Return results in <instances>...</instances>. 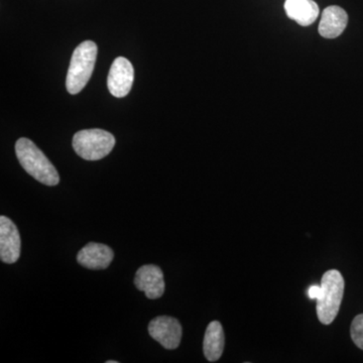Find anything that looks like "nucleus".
Wrapping results in <instances>:
<instances>
[{
    "label": "nucleus",
    "mask_w": 363,
    "mask_h": 363,
    "mask_svg": "<svg viewBox=\"0 0 363 363\" xmlns=\"http://www.w3.org/2000/svg\"><path fill=\"white\" fill-rule=\"evenodd\" d=\"M285 11L289 18L302 26H311L320 13L314 0H286Z\"/></svg>",
    "instance_id": "11"
},
{
    "label": "nucleus",
    "mask_w": 363,
    "mask_h": 363,
    "mask_svg": "<svg viewBox=\"0 0 363 363\" xmlns=\"http://www.w3.org/2000/svg\"><path fill=\"white\" fill-rule=\"evenodd\" d=\"M96 58L97 45L92 40H85L76 48L67 74V90L70 94H78L87 85Z\"/></svg>",
    "instance_id": "2"
},
{
    "label": "nucleus",
    "mask_w": 363,
    "mask_h": 363,
    "mask_svg": "<svg viewBox=\"0 0 363 363\" xmlns=\"http://www.w3.org/2000/svg\"><path fill=\"white\" fill-rule=\"evenodd\" d=\"M223 327L218 321H212L208 325L205 332L204 342H203V351L208 362H215L220 359L224 350Z\"/></svg>",
    "instance_id": "12"
},
{
    "label": "nucleus",
    "mask_w": 363,
    "mask_h": 363,
    "mask_svg": "<svg viewBox=\"0 0 363 363\" xmlns=\"http://www.w3.org/2000/svg\"><path fill=\"white\" fill-rule=\"evenodd\" d=\"M321 294L317 300V315L322 324L329 325L338 315L344 294V279L336 269L324 274L321 281Z\"/></svg>",
    "instance_id": "3"
},
{
    "label": "nucleus",
    "mask_w": 363,
    "mask_h": 363,
    "mask_svg": "<svg viewBox=\"0 0 363 363\" xmlns=\"http://www.w3.org/2000/svg\"><path fill=\"white\" fill-rule=\"evenodd\" d=\"M135 80L133 64L123 57H118L112 63L107 86L114 97L123 98L130 93Z\"/></svg>",
    "instance_id": "6"
},
{
    "label": "nucleus",
    "mask_w": 363,
    "mask_h": 363,
    "mask_svg": "<svg viewBox=\"0 0 363 363\" xmlns=\"http://www.w3.org/2000/svg\"><path fill=\"white\" fill-rule=\"evenodd\" d=\"M347 23V13L340 6H331L322 13L318 30L325 39H335L345 30Z\"/></svg>",
    "instance_id": "10"
},
{
    "label": "nucleus",
    "mask_w": 363,
    "mask_h": 363,
    "mask_svg": "<svg viewBox=\"0 0 363 363\" xmlns=\"http://www.w3.org/2000/svg\"><path fill=\"white\" fill-rule=\"evenodd\" d=\"M147 329H149L150 337L154 338L166 350H176L180 345L183 329L180 322L176 318L169 316L155 318L150 322Z\"/></svg>",
    "instance_id": "5"
},
{
    "label": "nucleus",
    "mask_w": 363,
    "mask_h": 363,
    "mask_svg": "<svg viewBox=\"0 0 363 363\" xmlns=\"http://www.w3.org/2000/svg\"><path fill=\"white\" fill-rule=\"evenodd\" d=\"M113 250L101 243L90 242L79 250L77 262L89 269H105L113 260Z\"/></svg>",
    "instance_id": "9"
},
{
    "label": "nucleus",
    "mask_w": 363,
    "mask_h": 363,
    "mask_svg": "<svg viewBox=\"0 0 363 363\" xmlns=\"http://www.w3.org/2000/svg\"><path fill=\"white\" fill-rule=\"evenodd\" d=\"M320 294H321V286L319 285H313L310 286L309 290H308V296H309L310 298H314V300H318V298L320 297Z\"/></svg>",
    "instance_id": "14"
},
{
    "label": "nucleus",
    "mask_w": 363,
    "mask_h": 363,
    "mask_svg": "<svg viewBox=\"0 0 363 363\" xmlns=\"http://www.w3.org/2000/svg\"><path fill=\"white\" fill-rule=\"evenodd\" d=\"M21 241L18 227L9 217H0V259L14 264L21 257Z\"/></svg>",
    "instance_id": "7"
},
{
    "label": "nucleus",
    "mask_w": 363,
    "mask_h": 363,
    "mask_svg": "<svg viewBox=\"0 0 363 363\" xmlns=\"http://www.w3.org/2000/svg\"><path fill=\"white\" fill-rule=\"evenodd\" d=\"M350 333L353 342L363 350V314L358 315L353 319Z\"/></svg>",
    "instance_id": "13"
},
{
    "label": "nucleus",
    "mask_w": 363,
    "mask_h": 363,
    "mask_svg": "<svg viewBox=\"0 0 363 363\" xmlns=\"http://www.w3.org/2000/svg\"><path fill=\"white\" fill-rule=\"evenodd\" d=\"M106 363H118V362L117 360H108Z\"/></svg>",
    "instance_id": "15"
},
{
    "label": "nucleus",
    "mask_w": 363,
    "mask_h": 363,
    "mask_svg": "<svg viewBox=\"0 0 363 363\" xmlns=\"http://www.w3.org/2000/svg\"><path fill=\"white\" fill-rule=\"evenodd\" d=\"M16 154L21 167L28 175L44 185H58V171L32 140L20 138L16 143Z\"/></svg>",
    "instance_id": "1"
},
{
    "label": "nucleus",
    "mask_w": 363,
    "mask_h": 363,
    "mask_svg": "<svg viewBox=\"0 0 363 363\" xmlns=\"http://www.w3.org/2000/svg\"><path fill=\"white\" fill-rule=\"evenodd\" d=\"M135 285L138 290L145 292L150 300L161 298L166 289L164 272L161 267L155 264H145L136 272Z\"/></svg>",
    "instance_id": "8"
},
{
    "label": "nucleus",
    "mask_w": 363,
    "mask_h": 363,
    "mask_svg": "<svg viewBox=\"0 0 363 363\" xmlns=\"http://www.w3.org/2000/svg\"><path fill=\"white\" fill-rule=\"evenodd\" d=\"M74 150L86 161H98L108 156L116 145V138L104 130L78 131L73 138Z\"/></svg>",
    "instance_id": "4"
}]
</instances>
